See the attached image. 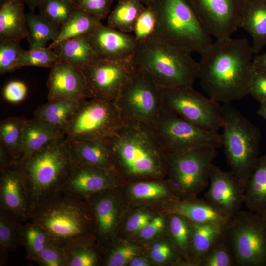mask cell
Wrapping results in <instances>:
<instances>
[{
    "instance_id": "cell-51",
    "label": "cell",
    "mask_w": 266,
    "mask_h": 266,
    "mask_svg": "<svg viewBox=\"0 0 266 266\" xmlns=\"http://www.w3.org/2000/svg\"><path fill=\"white\" fill-rule=\"evenodd\" d=\"M248 94L259 103L266 101V74L254 66L249 80Z\"/></svg>"
},
{
    "instance_id": "cell-35",
    "label": "cell",
    "mask_w": 266,
    "mask_h": 266,
    "mask_svg": "<svg viewBox=\"0 0 266 266\" xmlns=\"http://www.w3.org/2000/svg\"><path fill=\"white\" fill-rule=\"evenodd\" d=\"M144 253V246L132 240L117 237L103 252L105 266H127L135 256Z\"/></svg>"
},
{
    "instance_id": "cell-52",
    "label": "cell",
    "mask_w": 266,
    "mask_h": 266,
    "mask_svg": "<svg viewBox=\"0 0 266 266\" xmlns=\"http://www.w3.org/2000/svg\"><path fill=\"white\" fill-rule=\"evenodd\" d=\"M27 91V85L23 82L13 80L5 85L3 89V94L5 99L8 102L17 103L25 99Z\"/></svg>"
},
{
    "instance_id": "cell-17",
    "label": "cell",
    "mask_w": 266,
    "mask_h": 266,
    "mask_svg": "<svg viewBox=\"0 0 266 266\" xmlns=\"http://www.w3.org/2000/svg\"><path fill=\"white\" fill-rule=\"evenodd\" d=\"M209 177L205 200L228 219L241 211L245 188L239 180L231 171H223L213 164Z\"/></svg>"
},
{
    "instance_id": "cell-2",
    "label": "cell",
    "mask_w": 266,
    "mask_h": 266,
    "mask_svg": "<svg viewBox=\"0 0 266 266\" xmlns=\"http://www.w3.org/2000/svg\"><path fill=\"white\" fill-rule=\"evenodd\" d=\"M105 139L115 172L125 184L166 178L165 153L151 126L124 120Z\"/></svg>"
},
{
    "instance_id": "cell-11",
    "label": "cell",
    "mask_w": 266,
    "mask_h": 266,
    "mask_svg": "<svg viewBox=\"0 0 266 266\" xmlns=\"http://www.w3.org/2000/svg\"><path fill=\"white\" fill-rule=\"evenodd\" d=\"M151 128L164 152L222 147L221 135L217 132L201 128L162 107Z\"/></svg>"
},
{
    "instance_id": "cell-34",
    "label": "cell",
    "mask_w": 266,
    "mask_h": 266,
    "mask_svg": "<svg viewBox=\"0 0 266 266\" xmlns=\"http://www.w3.org/2000/svg\"><path fill=\"white\" fill-rule=\"evenodd\" d=\"M145 6L140 0H120L108 17L107 26L120 31L133 32Z\"/></svg>"
},
{
    "instance_id": "cell-19",
    "label": "cell",
    "mask_w": 266,
    "mask_h": 266,
    "mask_svg": "<svg viewBox=\"0 0 266 266\" xmlns=\"http://www.w3.org/2000/svg\"><path fill=\"white\" fill-rule=\"evenodd\" d=\"M18 161L9 166L0 167V206L23 223L31 219V210Z\"/></svg>"
},
{
    "instance_id": "cell-15",
    "label": "cell",
    "mask_w": 266,
    "mask_h": 266,
    "mask_svg": "<svg viewBox=\"0 0 266 266\" xmlns=\"http://www.w3.org/2000/svg\"><path fill=\"white\" fill-rule=\"evenodd\" d=\"M121 187L104 190L86 199L94 218L95 239L103 252L117 238L129 208L122 195Z\"/></svg>"
},
{
    "instance_id": "cell-45",
    "label": "cell",
    "mask_w": 266,
    "mask_h": 266,
    "mask_svg": "<svg viewBox=\"0 0 266 266\" xmlns=\"http://www.w3.org/2000/svg\"><path fill=\"white\" fill-rule=\"evenodd\" d=\"M20 42L13 40H0V75L20 68V60L24 50Z\"/></svg>"
},
{
    "instance_id": "cell-56",
    "label": "cell",
    "mask_w": 266,
    "mask_h": 266,
    "mask_svg": "<svg viewBox=\"0 0 266 266\" xmlns=\"http://www.w3.org/2000/svg\"><path fill=\"white\" fill-rule=\"evenodd\" d=\"M257 113L266 121V101L260 103Z\"/></svg>"
},
{
    "instance_id": "cell-37",
    "label": "cell",
    "mask_w": 266,
    "mask_h": 266,
    "mask_svg": "<svg viewBox=\"0 0 266 266\" xmlns=\"http://www.w3.org/2000/svg\"><path fill=\"white\" fill-rule=\"evenodd\" d=\"M26 120L24 117H9L0 124V146L18 160H20L23 155L22 133Z\"/></svg>"
},
{
    "instance_id": "cell-54",
    "label": "cell",
    "mask_w": 266,
    "mask_h": 266,
    "mask_svg": "<svg viewBox=\"0 0 266 266\" xmlns=\"http://www.w3.org/2000/svg\"><path fill=\"white\" fill-rule=\"evenodd\" d=\"M253 65L255 68L266 74V52L254 57Z\"/></svg>"
},
{
    "instance_id": "cell-4",
    "label": "cell",
    "mask_w": 266,
    "mask_h": 266,
    "mask_svg": "<svg viewBox=\"0 0 266 266\" xmlns=\"http://www.w3.org/2000/svg\"><path fill=\"white\" fill-rule=\"evenodd\" d=\"M131 59L160 88L193 87L198 78V62L191 53L154 35L136 43Z\"/></svg>"
},
{
    "instance_id": "cell-57",
    "label": "cell",
    "mask_w": 266,
    "mask_h": 266,
    "mask_svg": "<svg viewBox=\"0 0 266 266\" xmlns=\"http://www.w3.org/2000/svg\"><path fill=\"white\" fill-rule=\"evenodd\" d=\"M154 0H140L142 3L145 6H150L153 3Z\"/></svg>"
},
{
    "instance_id": "cell-50",
    "label": "cell",
    "mask_w": 266,
    "mask_h": 266,
    "mask_svg": "<svg viewBox=\"0 0 266 266\" xmlns=\"http://www.w3.org/2000/svg\"><path fill=\"white\" fill-rule=\"evenodd\" d=\"M113 0H76V9L82 10L101 21L108 15Z\"/></svg>"
},
{
    "instance_id": "cell-33",
    "label": "cell",
    "mask_w": 266,
    "mask_h": 266,
    "mask_svg": "<svg viewBox=\"0 0 266 266\" xmlns=\"http://www.w3.org/2000/svg\"><path fill=\"white\" fill-rule=\"evenodd\" d=\"M26 18L29 49L45 47L48 41H54L58 36L61 25L43 15L31 11Z\"/></svg>"
},
{
    "instance_id": "cell-24",
    "label": "cell",
    "mask_w": 266,
    "mask_h": 266,
    "mask_svg": "<svg viewBox=\"0 0 266 266\" xmlns=\"http://www.w3.org/2000/svg\"><path fill=\"white\" fill-rule=\"evenodd\" d=\"M69 142L75 162L115 172L111 153L105 139L91 138Z\"/></svg>"
},
{
    "instance_id": "cell-9",
    "label": "cell",
    "mask_w": 266,
    "mask_h": 266,
    "mask_svg": "<svg viewBox=\"0 0 266 266\" xmlns=\"http://www.w3.org/2000/svg\"><path fill=\"white\" fill-rule=\"evenodd\" d=\"M216 148L165 152L166 179L180 199L196 198L208 186L209 170L216 157Z\"/></svg>"
},
{
    "instance_id": "cell-6",
    "label": "cell",
    "mask_w": 266,
    "mask_h": 266,
    "mask_svg": "<svg viewBox=\"0 0 266 266\" xmlns=\"http://www.w3.org/2000/svg\"><path fill=\"white\" fill-rule=\"evenodd\" d=\"M155 36L190 53L200 55L212 43V36L188 0H154Z\"/></svg>"
},
{
    "instance_id": "cell-44",
    "label": "cell",
    "mask_w": 266,
    "mask_h": 266,
    "mask_svg": "<svg viewBox=\"0 0 266 266\" xmlns=\"http://www.w3.org/2000/svg\"><path fill=\"white\" fill-rule=\"evenodd\" d=\"M167 225V213L160 210L139 233L130 239L142 245L147 244L166 233Z\"/></svg>"
},
{
    "instance_id": "cell-7",
    "label": "cell",
    "mask_w": 266,
    "mask_h": 266,
    "mask_svg": "<svg viewBox=\"0 0 266 266\" xmlns=\"http://www.w3.org/2000/svg\"><path fill=\"white\" fill-rule=\"evenodd\" d=\"M222 147L230 171L245 188L260 157V130L231 104L222 105Z\"/></svg>"
},
{
    "instance_id": "cell-46",
    "label": "cell",
    "mask_w": 266,
    "mask_h": 266,
    "mask_svg": "<svg viewBox=\"0 0 266 266\" xmlns=\"http://www.w3.org/2000/svg\"><path fill=\"white\" fill-rule=\"evenodd\" d=\"M199 266H234L231 250L223 235L200 259Z\"/></svg>"
},
{
    "instance_id": "cell-30",
    "label": "cell",
    "mask_w": 266,
    "mask_h": 266,
    "mask_svg": "<svg viewBox=\"0 0 266 266\" xmlns=\"http://www.w3.org/2000/svg\"><path fill=\"white\" fill-rule=\"evenodd\" d=\"M67 266L102 265L103 251L94 237L75 239L63 247Z\"/></svg>"
},
{
    "instance_id": "cell-31",
    "label": "cell",
    "mask_w": 266,
    "mask_h": 266,
    "mask_svg": "<svg viewBox=\"0 0 266 266\" xmlns=\"http://www.w3.org/2000/svg\"><path fill=\"white\" fill-rule=\"evenodd\" d=\"M82 101L70 100L49 101L38 107L34 112V116L49 123L65 133Z\"/></svg>"
},
{
    "instance_id": "cell-21",
    "label": "cell",
    "mask_w": 266,
    "mask_h": 266,
    "mask_svg": "<svg viewBox=\"0 0 266 266\" xmlns=\"http://www.w3.org/2000/svg\"><path fill=\"white\" fill-rule=\"evenodd\" d=\"M49 101L87 99L86 82L83 72L70 64L61 61L51 68L47 82Z\"/></svg>"
},
{
    "instance_id": "cell-12",
    "label": "cell",
    "mask_w": 266,
    "mask_h": 266,
    "mask_svg": "<svg viewBox=\"0 0 266 266\" xmlns=\"http://www.w3.org/2000/svg\"><path fill=\"white\" fill-rule=\"evenodd\" d=\"M114 101L124 120L151 127L161 109L160 89L148 74L136 67Z\"/></svg>"
},
{
    "instance_id": "cell-36",
    "label": "cell",
    "mask_w": 266,
    "mask_h": 266,
    "mask_svg": "<svg viewBox=\"0 0 266 266\" xmlns=\"http://www.w3.org/2000/svg\"><path fill=\"white\" fill-rule=\"evenodd\" d=\"M100 23L101 21L87 12L76 9L70 18L61 26L58 36L48 48L53 49L64 40L88 34Z\"/></svg>"
},
{
    "instance_id": "cell-47",
    "label": "cell",
    "mask_w": 266,
    "mask_h": 266,
    "mask_svg": "<svg viewBox=\"0 0 266 266\" xmlns=\"http://www.w3.org/2000/svg\"><path fill=\"white\" fill-rule=\"evenodd\" d=\"M59 61L52 50L46 47H37L24 50L20 58V68L24 66L51 68Z\"/></svg>"
},
{
    "instance_id": "cell-43",
    "label": "cell",
    "mask_w": 266,
    "mask_h": 266,
    "mask_svg": "<svg viewBox=\"0 0 266 266\" xmlns=\"http://www.w3.org/2000/svg\"><path fill=\"white\" fill-rule=\"evenodd\" d=\"M38 7L40 14L61 26L76 10L75 4L69 0H44Z\"/></svg>"
},
{
    "instance_id": "cell-49",
    "label": "cell",
    "mask_w": 266,
    "mask_h": 266,
    "mask_svg": "<svg viewBox=\"0 0 266 266\" xmlns=\"http://www.w3.org/2000/svg\"><path fill=\"white\" fill-rule=\"evenodd\" d=\"M41 266H67L63 247L51 242L40 253L35 261Z\"/></svg>"
},
{
    "instance_id": "cell-20",
    "label": "cell",
    "mask_w": 266,
    "mask_h": 266,
    "mask_svg": "<svg viewBox=\"0 0 266 266\" xmlns=\"http://www.w3.org/2000/svg\"><path fill=\"white\" fill-rule=\"evenodd\" d=\"M121 190L129 206L160 209L167 203L180 199L166 178L125 184Z\"/></svg>"
},
{
    "instance_id": "cell-29",
    "label": "cell",
    "mask_w": 266,
    "mask_h": 266,
    "mask_svg": "<svg viewBox=\"0 0 266 266\" xmlns=\"http://www.w3.org/2000/svg\"><path fill=\"white\" fill-rule=\"evenodd\" d=\"M244 205L249 211L266 216V153L260 156L247 183Z\"/></svg>"
},
{
    "instance_id": "cell-53",
    "label": "cell",
    "mask_w": 266,
    "mask_h": 266,
    "mask_svg": "<svg viewBox=\"0 0 266 266\" xmlns=\"http://www.w3.org/2000/svg\"><path fill=\"white\" fill-rule=\"evenodd\" d=\"M154 266L149 257L145 253L133 257L127 265V266Z\"/></svg>"
},
{
    "instance_id": "cell-23",
    "label": "cell",
    "mask_w": 266,
    "mask_h": 266,
    "mask_svg": "<svg viewBox=\"0 0 266 266\" xmlns=\"http://www.w3.org/2000/svg\"><path fill=\"white\" fill-rule=\"evenodd\" d=\"M160 210L180 215L193 223H211L223 228L229 220L205 199L197 197L177 200L167 203Z\"/></svg>"
},
{
    "instance_id": "cell-13",
    "label": "cell",
    "mask_w": 266,
    "mask_h": 266,
    "mask_svg": "<svg viewBox=\"0 0 266 266\" xmlns=\"http://www.w3.org/2000/svg\"><path fill=\"white\" fill-rule=\"evenodd\" d=\"M124 121L114 100L86 99L81 102L67 125L65 131V136L69 141L106 139Z\"/></svg>"
},
{
    "instance_id": "cell-42",
    "label": "cell",
    "mask_w": 266,
    "mask_h": 266,
    "mask_svg": "<svg viewBox=\"0 0 266 266\" xmlns=\"http://www.w3.org/2000/svg\"><path fill=\"white\" fill-rule=\"evenodd\" d=\"M22 223L2 208L0 209V244L7 252L17 249L21 243Z\"/></svg>"
},
{
    "instance_id": "cell-8",
    "label": "cell",
    "mask_w": 266,
    "mask_h": 266,
    "mask_svg": "<svg viewBox=\"0 0 266 266\" xmlns=\"http://www.w3.org/2000/svg\"><path fill=\"white\" fill-rule=\"evenodd\" d=\"M234 266H266V216L240 211L222 230Z\"/></svg>"
},
{
    "instance_id": "cell-5",
    "label": "cell",
    "mask_w": 266,
    "mask_h": 266,
    "mask_svg": "<svg viewBox=\"0 0 266 266\" xmlns=\"http://www.w3.org/2000/svg\"><path fill=\"white\" fill-rule=\"evenodd\" d=\"M31 220L62 247L77 239L95 238L94 218L87 200L62 192L33 209Z\"/></svg>"
},
{
    "instance_id": "cell-39",
    "label": "cell",
    "mask_w": 266,
    "mask_h": 266,
    "mask_svg": "<svg viewBox=\"0 0 266 266\" xmlns=\"http://www.w3.org/2000/svg\"><path fill=\"white\" fill-rule=\"evenodd\" d=\"M192 227L193 222L186 217L177 214L167 213V234L183 258L190 261Z\"/></svg>"
},
{
    "instance_id": "cell-16",
    "label": "cell",
    "mask_w": 266,
    "mask_h": 266,
    "mask_svg": "<svg viewBox=\"0 0 266 266\" xmlns=\"http://www.w3.org/2000/svg\"><path fill=\"white\" fill-rule=\"evenodd\" d=\"M211 36L229 37L239 28L238 0H188Z\"/></svg>"
},
{
    "instance_id": "cell-1",
    "label": "cell",
    "mask_w": 266,
    "mask_h": 266,
    "mask_svg": "<svg viewBox=\"0 0 266 266\" xmlns=\"http://www.w3.org/2000/svg\"><path fill=\"white\" fill-rule=\"evenodd\" d=\"M253 51L246 38L216 39L201 55L198 78L208 98L231 103L248 94Z\"/></svg>"
},
{
    "instance_id": "cell-40",
    "label": "cell",
    "mask_w": 266,
    "mask_h": 266,
    "mask_svg": "<svg viewBox=\"0 0 266 266\" xmlns=\"http://www.w3.org/2000/svg\"><path fill=\"white\" fill-rule=\"evenodd\" d=\"M160 209L145 206H129L117 237L131 239L143 229Z\"/></svg>"
},
{
    "instance_id": "cell-38",
    "label": "cell",
    "mask_w": 266,
    "mask_h": 266,
    "mask_svg": "<svg viewBox=\"0 0 266 266\" xmlns=\"http://www.w3.org/2000/svg\"><path fill=\"white\" fill-rule=\"evenodd\" d=\"M144 246V253L154 266H178L184 259L167 233Z\"/></svg>"
},
{
    "instance_id": "cell-48",
    "label": "cell",
    "mask_w": 266,
    "mask_h": 266,
    "mask_svg": "<svg viewBox=\"0 0 266 266\" xmlns=\"http://www.w3.org/2000/svg\"><path fill=\"white\" fill-rule=\"evenodd\" d=\"M157 21L156 14L151 6H145L135 23L133 35L136 42L152 35Z\"/></svg>"
},
{
    "instance_id": "cell-26",
    "label": "cell",
    "mask_w": 266,
    "mask_h": 266,
    "mask_svg": "<svg viewBox=\"0 0 266 266\" xmlns=\"http://www.w3.org/2000/svg\"><path fill=\"white\" fill-rule=\"evenodd\" d=\"M65 136L62 131L42 119H27L23 129L20 160L30 157L52 140Z\"/></svg>"
},
{
    "instance_id": "cell-59",
    "label": "cell",
    "mask_w": 266,
    "mask_h": 266,
    "mask_svg": "<svg viewBox=\"0 0 266 266\" xmlns=\"http://www.w3.org/2000/svg\"><path fill=\"white\" fill-rule=\"evenodd\" d=\"M119 0H118V1H119Z\"/></svg>"
},
{
    "instance_id": "cell-27",
    "label": "cell",
    "mask_w": 266,
    "mask_h": 266,
    "mask_svg": "<svg viewBox=\"0 0 266 266\" xmlns=\"http://www.w3.org/2000/svg\"><path fill=\"white\" fill-rule=\"evenodd\" d=\"M52 50L59 61L67 63L81 71L99 59L88 34L64 40Z\"/></svg>"
},
{
    "instance_id": "cell-10",
    "label": "cell",
    "mask_w": 266,
    "mask_h": 266,
    "mask_svg": "<svg viewBox=\"0 0 266 266\" xmlns=\"http://www.w3.org/2000/svg\"><path fill=\"white\" fill-rule=\"evenodd\" d=\"M161 107L201 128L218 132L222 122V106L193 87L160 88Z\"/></svg>"
},
{
    "instance_id": "cell-14",
    "label": "cell",
    "mask_w": 266,
    "mask_h": 266,
    "mask_svg": "<svg viewBox=\"0 0 266 266\" xmlns=\"http://www.w3.org/2000/svg\"><path fill=\"white\" fill-rule=\"evenodd\" d=\"M132 59H98L82 71L87 99L114 100L135 69Z\"/></svg>"
},
{
    "instance_id": "cell-18",
    "label": "cell",
    "mask_w": 266,
    "mask_h": 266,
    "mask_svg": "<svg viewBox=\"0 0 266 266\" xmlns=\"http://www.w3.org/2000/svg\"><path fill=\"white\" fill-rule=\"evenodd\" d=\"M125 184L114 171L75 161L61 192L76 198L87 199L97 193L120 188Z\"/></svg>"
},
{
    "instance_id": "cell-22",
    "label": "cell",
    "mask_w": 266,
    "mask_h": 266,
    "mask_svg": "<svg viewBox=\"0 0 266 266\" xmlns=\"http://www.w3.org/2000/svg\"><path fill=\"white\" fill-rule=\"evenodd\" d=\"M88 35L93 48L100 59H130L136 45L133 35L105 26L101 22Z\"/></svg>"
},
{
    "instance_id": "cell-41",
    "label": "cell",
    "mask_w": 266,
    "mask_h": 266,
    "mask_svg": "<svg viewBox=\"0 0 266 266\" xmlns=\"http://www.w3.org/2000/svg\"><path fill=\"white\" fill-rule=\"evenodd\" d=\"M51 242L46 231L36 223L32 221L22 225L21 243L28 259L35 262L41 252Z\"/></svg>"
},
{
    "instance_id": "cell-55",
    "label": "cell",
    "mask_w": 266,
    "mask_h": 266,
    "mask_svg": "<svg viewBox=\"0 0 266 266\" xmlns=\"http://www.w3.org/2000/svg\"><path fill=\"white\" fill-rule=\"evenodd\" d=\"M25 4H26L29 9L32 12H33L34 9L39 7L44 1V0H20Z\"/></svg>"
},
{
    "instance_id": "cell-32",
    "label": "cell",
    "mask_w": 266,
    "mask_h": 266,
    "mask_svg": "<svg viewBox=\"0 0 266 266\" xmlns=\"http://www.w3.org/2000/svg\"><path fill=\"white\" fill-rule=\"evenodd\" d=\"M223 228L211 223H193L189 259L196 266L214 243L222 236Z\"/></svg>"
},
{
    "instance_id": "cell-25",
    "label": "cell",
    "mask_w": 266,
    "mask_h": 266,
    "mask_svg": "<svg viewBox=\"0 0 266 266\" xmlns=\"http://www.w3.org/2000/svg\"><path fill=\"white\" fill-rule=\"evenodd\" d=\"M241 9L239 28L245 30L252 38L254 54L266 46V0H249Z\"/></svg>"
},
{
    "instance_id": "cell-3",
    "label": "cell",
    "mask_w": 266,
    "mask_h": 266,
    "mask_svg": "<svg viewBox=\"0 0 266 266\" xmlns=\"http://www.w3.org/2000/svg\"><path fill=\"white\" fill-rule=\"evenodd\" d=\"M74 162L66 136L52 140L30 157L19 160L31 212L61 192Z\"/></svg>"
},
{
    "instance_id": "cell-58",
    "label": "cell",
    "mask_w": 266,
    "mask_h": 266,
    "mask_svg": "<svg viewBox=\"0 0 266 266\" xmlns=\"http://www.w3.org/2000/svg\"><path fill=\"white\" fill-rule=\"evenodd\" d=\"M69 1H70L71 2L75 3V1L76 0H69Z\"/></svg>"
},
{
    "instance_id": "cell-28",
    "label": "cell",
    "mask_w": 266,
    "mask_h": 266,
    "mask_svg": "<svg viewBox=\"0 0 266 266\" xmlns=\"http://www.w3.org/2000/svg\"><path fill=\"white\" fill-rule=\"evenodd\" d=\"M24 4L20 0H0V40L27 38Z\"/></svg>"
}]
</instances>
